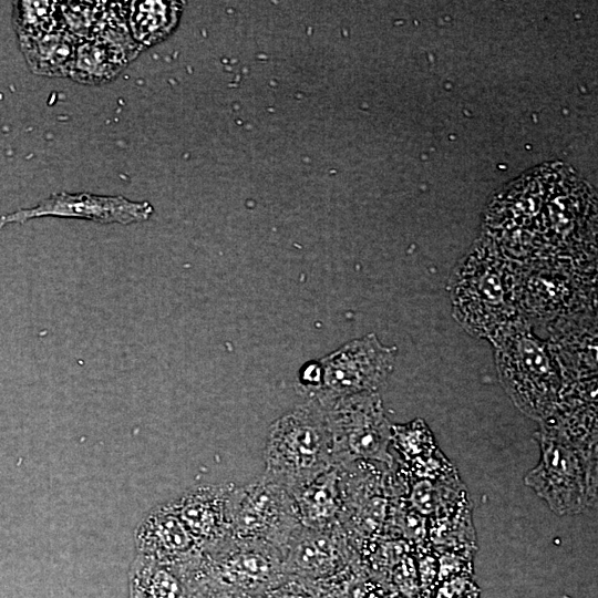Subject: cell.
<instances>
[{"label": "cell", "instance_id": "16", "mask_svg": "<svg viewBox=\"0 0 598 598\" xmlns=\"http://www.w3.org/2000/svg\"><path fill=\"white\" fill-rule=\"evenodd\" d=\"M182 6L174 1L132 2L130 25L134 38L153 44L172 32L181 16Z\"/></svg>", "mask_w": 598, "mask_h": 598}, {"label": "cell", "instance_id": "18", "mask_svg": "<svg viewBox=\"0 0 598 598\" xmlns=\"http://www.w3.org/2000/svg\"><path fill=\"white\" fill-rule=\"evenodd\" d=\"M118 56V50L105 41L84 43L78 50L71 73L78 80L101 81L121 70L123 58Z\"/></svg>", "mask_w": 598, "mask_h": 598}, {"label": "cell", "instance_id": "4", "mask_svg": "<svg viewBox=\"0 0 598 598\" xmlns=\"http://www.w3.org/2000/svg\"><path fill=\"white\" fill-rule=\"evenodd\" d=\"M497 364L522 410L538 416L553 410L559 388L557 372L545 346L520 320L497 340Z\"/></svg>", "mask_w": 598, "mask_h": 598}, {"label": "cell", "instance_id": "21", "mask_svg": "<svg viewBox=\"0 0 598 598\" xmlns=\"http://www.w3.org/2000/svg\"><path fill=\"white\" fill-rule=\"evenodd\" d=\"M475 588L477 586L472 580V575H458L439 584L433 598H461Z\"/></svg>", "mask_w": 598, "mask_h": 598}, {"label": "cell", "instance_id": "11", "mask_svg": "<svg viewBox=\"0 0 598 598\" xmlns=\"http://www.w3.org/2000/svg\"><path fill=\"white\" fill-rule=\"evenodd\" d=\"M134 538L137 555L174 569L202 553L169 503L152 508L136 526Z\"/></svg>", "mask_w": 598, "mask_h": 598}, {"label": "cell", "instance_id": "6", "mask_svg": "<svg viewBox=\"0 0 598 598\" xmlns=\"http://www.w3.org/2000/svg\"><path fill=\"white\" fill-rule=\"evenodd\" d=\"M231 536L269 543L280 550L301 525L291 493L261 477L235 486L230 503Z\"/></svg>", "mask_w": 598, "mask_h": 598}, {"label": "cell", "instance_id": "7", "mask_svg": "<svg viewBox=\"0 0 598 598\" xmlns=\"http://www.w3.org/2000/svg\"><path fill=\"white\" fill-rule=\"evenodd\" d=\"M328 425L336 466H347L355 460L391 463L388 453L391 432L377 395L359 393L341 400Z\"/></svg>", "mask_w": 598, "mask_h": 598}, {"label": "cell", "instance_id": "9", "mask_svg": "<svg viewBox=\"0 0 598 598\" xmlns=\"http://www.w3.org/2000/svg\"><path fill=\"white\" fill-rule=\"evenodd\" d=\"M283 573L318 582L333 577L350 564L340 526L316 529L299 525L281 549Z\"/></svg>", "mask_w": 598, "mask_h": 598}, {"label": "cell", "instance_id": "3", "mask_svg": "<svg viewBox=\"0 0 598 598\" xmlns=\"http://www.w3.org/2000/svg\"><path fill=\"white\" fill-rule=\"evenodd\" d=\"M285 575L279 548L234 536L203 550L182 570L187 588L206 582L228 594H265Z\"/></svg>", "mask_w": 598, "mask_h": 598}, {"label": "cell", "instance_id": "23", "mask_svg": "<svg viewBox=\"0 0 598 598\" xmlns=\"http://www.w3.org/2000/svg\"><path fill=\"white\" fill-rule=\"evenodd\" d=\"M461 598H480V589L475 588L462 596Z\"/></svg>", "mask_w": 598, "mask_h": 598}, {"label": "cell", "instance_id": "22", "mask_svg": "<svg viewBox=\"0 0 598 598\" xmlns=\"http://www.w3.org/2000/svg\"><path fill=\"white\" fill-rule=\"evenodd\" d=\"M230 598H266L265 594H246V592H239V594H229Z\"/></svg>", "mask_w": 598, "mask_h": 598}, {"label": "cell", "instance_id": "15", "mask_svg": "<svg viewBox=\"0 0 598 598\" xmlns=\"http://www.w3.org/2000/svg\"><path fill=\"white\" fill-rule=\"evenodd\" d=\"M131 598H188V589L167 566L136 555L130 570Z\"/></svg>", "mask_w": 598, "mask_h": 598}, {"label": "cell", "instance_id": "5", "mask_svg": "<svg viewBox=\"0 0 598 598\" xmlns=\"http://www.w3.org/2000/svg\"><path fill=\"white\" fill-rule=\"evenodd\" d=\"M542 456L525 484L559 515L578 514L596 503V476L584 451L549 432L539 433Z\"/></svg>", "mask_w": 598, "mask_h": 598}, {"label": "cell", "instance_id": "12", "mask_svg": "<svg viewBox=\"0 0 598 598\" xmlns=\"http://www.w3.org/2000/svg\"><path fill=\"white\" fill-rule=\"evenodd\" d=\"M549 271L542 264L540 269L534 267L520 280V306L537 318L556 317L575 310L577 298L582 301L585 296V277L576 270L574 261L560 265L553 260L548 264Z\"/></svg>", "mask_w": 598, "mask_h": 598}, {"label": "cell", "instance_id": "17", "mask_svg": "<svg viewBox=\"0 0 598 598\" xmlns=\"http://www.w3.org/2000/svg\"><path fill=\"white\" fill-rule=\"evenodd\" d=\"M21 49L33 71L39 73H62L72 64L71 45L60 34H37L19 37Z\"/></svg>", "mask_w": 598, "mask_h": 598}, {"label": "cell", "instance_id": "2", "mask_svg": "<svg viewBox=\"0 0 598 598\" xmlns=\"http://www.w3.org/2000/svg\"><path fill=\"white\" fill-rule=\"evenodd\" d=\"M264 478L298 488L334 466L332 437L324 417L311 408L298 409L271 427Z\"/></svg>", "mask_w": 598, "mask_h": 598}, {"label": "cell", "instance_id": "13", "mask_svg": "<svg viewBox=\"0 0 598 598\" xmlns=\"http://www.w3.org/2000/svg\"><path fill=\"white\" fill-rule=\"evenodd\" d=\"M391 362L392 351L369 337L348 346L329 362L324 383L336 395L371 393L386 378Z\"/></svg>", "mask_w": 598, "mask_h": 598}, {"label": "cell", "instance_id": "14", "mask_svg": "<svg viewBox=\"0 0 598 598\" xmlns=\"http://www.w3.org/2000/svg\"><path fill=\"white\" fill-rule=\"evenodd\" d=\"M302 525L316 529L338 527L343 513L339 467L290 491Z\"/></svg>", "mask_w": 598, "mask_h": 598}, {"label": "cell", "instance_id": "1", "mask_svg": "<svg viewBox=\"0 0 598 598\" xmlns=\"http://www.w3.org/2000/svg\"><path fill=\"white\" fill-rule=\"evenodd\" d=\"M453 311L472 334L497 341L517 319L520 279L492 244L480 243L456 270Z\"/></svg>", "mask_w": 598, "mask_h": 598}, {"label": "cell", "instance_id": "8", "mask_svg": "<svg viewBox=\"0 0 598 598\" xmlns=\"http://www.w3.org/2000/svg\"><path fill=\"white\" fill-rule=\"evenodd\" d=\"M153 214L148 202H134L123 196L91 193H55L31 208L0 216V229L9 224H24L39 217L85 219L99 224L128 225L147 220Z\"/></svg>", "mask_w": 598, "mask_h": 598}, {"label": "cell", "instance_id": "19", "mask_svg": "<svg viewBox=\"0 0 598 598\" xmlns=\"http://www.w3.org/2000/svg\"><path fill=\"white\" fill-rule=\"evenodd\" d=\"M391 437L406 458L420 460L434 454L437 450L431 431L416 420L404 426H394Z\"/></svg>", "mask_w": 598, "mask_h": 598}, {"label": "cell", "instance_id": "20", "mask_svg": "<svg viewBox=\"0 0 598 598\" xmlns=\"http://www.w3.org/2000/svg\"><path fill=\"white\" fill-rule=\"evenodd\" d=\"M266 598H318L315 584L285 575L265 592Z\"/></svg>", "mask_w": 598, "mask_h": 598}, {"label": "cell", "instance_id": "10", "mask_svg": "<svg viewBox=\"0 0 598 598\" xmlns=\"http://www.w3.org/2000/svg\"><path fill=\"white\" fill-rule=\"evenodd\" d=\"M235 485H198L169 502L203 551L231 536L230 503Z\"/></svg>", "mask_w": 598, "mask_h": 598}]
</instances>
